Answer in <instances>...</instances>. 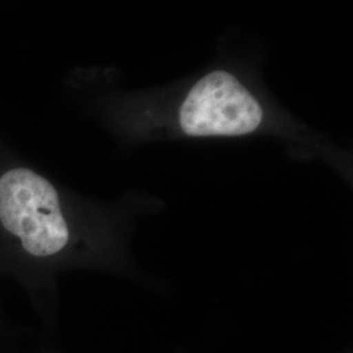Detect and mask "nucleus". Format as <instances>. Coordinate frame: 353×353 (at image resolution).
<instances>
[{"instance_id": "1", "label": "nucleus", "mask_w": 353, "mask_h": 353, "mask_svg": "<svg viewBox=\"0 0 353 353\" xmlns=\"http://www.w3.org/2000/svg\"><path fill=\"white\" fill-rule=\"evenodd\" d=\"M0 221L34 256L61 252L70 237L57 190L26 168L0 176Z\"/></svg>"}, {"instance_id": "2", "label": "nucleus", "mask_w": 353, "mask_h": 353, "mask_svg": "<svg viewBox=\"0 0 353 353\" xmlns=\"http://www.w3.org/2000/svg\"><path fill=\"white\" fill-rule=\"evenodd\" d=\"M263 109L239 79L217 70L190 89L179 110V123L190 137H239L255 131Z\"/></svg>"}]
</instances>
